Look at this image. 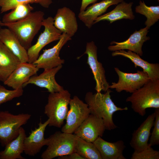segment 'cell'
Returning <instances> with one entry per match:
<instances>
[{
	"label": "cell",
	"mask_w": 159,
	"mask_h": 159,
	"mask_svg": "<svg viewBox=\"0 0 159 159\" xmlns=\"http://www.w3.org/2000/svg\"><path fill=\"white\" fill-rule=\"evenodd\" d=\"M110 89L105 93L97 92L95 94L91 92L86 94L85 100L87 105L90 114L103 119L106 130H111L117 127L113 120L114 113L117 111L127 110V107H117L111 99Z\"/></svg>",
	"instance_id": "cell-1"
},
{
	"label": "cell",
	"mask_w": 159,
	"mask_h": 159,
	"mask_svg": "<svg viewBox=\"0 0 159 159\" xmlns=\"http://www.w3.org/2000/svg\"><path fill=\"white\" fill-rule=\"evenodd\" d=\"M44 13L41 11L32 12L25 18L10 23H1V26L11 31L27 50L32 46V41L42 26Z\"/></svg>",
	"instance_id": "cell-2"
},
{
	"label": "cell",
	"mask_w": 159,
	"mask_h": 159,
	"mask_svg": "<svg viewBox=\"0 0 159 159\" xmlns=\"http://www.w3.org/2000/svg\"><path fill=\"white\" fill-rule=\"evenodd\" d=\"M133 110L142 116L148 108H159V80H150L126 99Z\"/></svg>",
	"instance_id": "cell-3"
},
{
	"label": "cell",
	"mask_w": 159,
	"mask_h": 159,
	"mask_svg": "<svg viewBox=\"0 0 159 159\" xmlns=\"http://www.w3.org/2000/svg\"><path fill=\"white\" fill-rule=\"evenodd\" d=\"M71 99V94L66 90L50 93L44 111L50 120L49 126L61 127L67 118Z\"/></svg>",
	"instance_id": "cell-4"
},
{
	"label": "cell",
	"mask_w": 159,
	"mask_h": 159,
	"mask_svg": "<svg viewBox=\"0 0 159 159\" xmlns=\"http://www.w3.org/2000/svg\"><path fill=\"white\" fill-rule=\"evenodd\" d=\"M47 138V147L41 155L42 159H52L75 152L74 134L58 131Z\"/></svg>",
	"instance_id": "cell-5"
},
{
	"label": "cell",
	"mask_w": 159,
	"mask_h": 159,
	"mask_svg": "<svg viewBox=\"0 0 159 159\" xmlns=\"http://www.w3.org/2000/svg\"><path fill=\"white\" fill-rule=\"evenodd\" d=\"M31 116L28 113L15 115L8 111H0V143L2 146H5L18 136L20 128Z\"/></svg>",
	"instance_id": "cell-6"
},
{
	"label": "cell",
	"mask_w": 159,
	"mask_h": 159,
	"mask_svg": "<svg viewBox=\"0 0 159 159\" xmlns=\"http://www.w3.org/2000/svg\"><path fill=\"white\" fill-rule=\"evenodd\" d=\"M54 22V18L52 16H49L43 20L42 26L44 27V31L39 36L37 42L27 50L28 62L33 63L38 58L43 48L60 38L62 33L55 26Z\"/></svg>",
	"instance_id": "cell-7"
},
{
	"label": "cell",
	"mask_w": 159,
	"mask_h": 159,
	"mask_svg": "<svg viewBox=\"0 0 159 159\" xmlns=\"http://www.w3.org/2000/svg\"><path fill=\"white\" fill-rule=\"evenodd\" d=\"M119 79L117 82H112L109 88L114 89L117 92L123 91L132 93L142 87L150 80L147 74L143 71L137 70L135 73H128L115 67Z\"/></svg>",
	"instance_id": "cell-8"
},
{
	"label": "cell",
	"mask_w": 159,
	"mask_h": 159,
	"mask_svg": "<svg viewBox=\"0 0 159 159\" xmlns=\"http://www.w3.org/2000/svg\"><path fill=\"white\" fill-rule=\"evenodd\" d=\"M70 109L66 118V123L61 131L72 134L90 114L88 105L79 97L74 96L69 103Z\"/></svg>",
	"instance_id": "cell-9"
},
{
	"label": "cell",
	"mask_w": 159,
	"mask_h": 159,
	"mask_svg": "<svg viewBox=\"0 0 159 159\" xmlns=\"http://www.w3.org/2000/svg\"><path fill=\"white\" fill-rule=\"evenodd\" d=\"M97 47L92 41L87 43L84 54L87 55V63L89 65L96 82L95 88L97 92H105L109 88V84L105 75V71L102 64L97 59Z\"/></svg>",
	"instance_id": "cell-10"
},
{
	"label": "cell",
	"mask_w": 159,
	"mask_h": 159,
	"mask_svg": "<svg viewBox=\"0 0 159 159\" xmlns=\"http://www.w3.org/2000/svg\"><path fill=\"white\" fill-rule=\"evenodd\" d=\"M71 37L65 33H62L57 43L52 47L44 50L33 64L39 69H52L62 65L64 62L59 56L60 52L63 46Z\"/></svg>",
	"instance_id": "cell-11"
},
{
	"label": "cell",
	"mask_w": 159,
	"mask_h": 159,
	"mask_svg": "<svg viewBox=\"0 0 159 159\" xmlns=\"http://www.w3.org/2000/svg\"><path fill=\"white\" fill-rule=\"evenodd\" d=\"M106 130L103 119L90 114L74 133L85 140L93 143L103 136Z\"/></svg>",
	"instance_id": "cell-12"
},
{
	"label": "cell",
	"mask_w": 159,
	"mask_h": 159,
	"mask_svg": "<svg viewBox=\"0 0 159 159\" xmlns=\"http://www.w3.org/2000/svg\"><path fill=\"white\" fill-rule=\"evenodd\" d=\"M149 29L146 26L139 31L136 30L127 39L124 41L112 42L110 44L115 45L109 46L108 49L112 52L127 49L135 53L140 56H142L143 54L142 46L145 42L150 39L149 37L147 36Z\"/></svg>",
	"instance_id": "cell-13"
},
{
	"label": "cell",
	"mask_w": 159,
	"mask_h": 159,
	"mask_svg": "<svg viewBox=\"0 0 159 159\" xmlns=\"http://www.w3.org/2000/svg\"><path fill=\"white\" fill-rule=\"evenodd\" d=\"M49 119L42 123L41 120L38 127L32 130L29 135L25 137L24 140V151L29 156H34L39 153L42 148L47 145V138L44 137V133L49 122Z\"/></svg>",
	"instance_id": "cell-14"
},
{
	"label": "cell",
	"mask_w": 159,
	"mask_h": 159,
	"mask_svg": "<svg viewBox=\"0 0 159 159\" xmlns=\"http://www.w3.org/2000/svg\"><path fill=\"white\" fill-rule=\"evenodd\" d=\"M39 69L33 63L21 62L3 83L13 89L23 88V85L32 76L35 75Z\"/></svg>",
	"instance_id": "cell-15"
},
{
	"label": "cell",
	"mask_w": 159,
	"mask_h": 159,
	"mask_svg": "<svg viewBox=\"0 0 159 159\" xmlns=\"http://www.w3.org/2000/svg\"><path fill=\"white\" fill-rule=\"evenodd\" d=\"M55 26L62 33H65L70 37L77 32L78 25L74 12L66 7L60 8L54 18Z\"/></svg>",
	"instance_id": "cell-16"
},
{
	"label": "cell",
	"mask_w": 159,
	"mask_h": 159,
	"mask_svg": "<svg viewBox=\"0 0 159 159\" xmlns=\"http://www.w3.org/2000/svg\"><path fill=\"white\" fill-rule=\"evenodd\" d=\"M62 65L50 69H44L39 75L32 76L23 85V87L29 84H32L39 87L46 88L50 93L59 92L64 89L56 81L55 76L62 68Z\"/></svg>",
	"instance_id": "cell-17"
},
{
	"label": "cell",
	"mask_w": 159,
	"mask_h": 159,
	"mask_svg": "<svg viewBox=\"0 0 159 159\" xmlns=\"http://www.w3.org/2000/svg\"><path fill=\"white\" fill-rule=\"evenodd\" d=\"M155 113L148 116L140 126L133 132L130 144L135 151L143 150L148 145L150 130L153 126Z\"/></svg>",
	"instance_id": "cell-18"
},
{
	"label": "cell",
	"mask_w": 159,
	"mask_h": 159,
	"mask_svg": "<svg viewBox=\"0 0 159 159\" xmlns=\"http://www.w3.org/2000/svg\"><path fill=\"white\" fill-rule=\"evenodd\" d=\"M124 0H102L93 4L85 10L80 11L78 17L88 28H91L95 20L105 12L108 8L113 5L117 4Z\"/></svg>",
	"instance_id": "cell-19"
},
{
	"label": "cell",
	"mask_w": 159,
	"mask_h": 159,
	"mask_svg": "<svg viewBox=\"0 0 159 159\" xmlns=\"http://www.w3.org/2000/svg\"><path fill=\"white\" fill-rule=\"evenodd\" d=\"M93 143L98 150L102 159H126L123 155L125 146L122 140L110 142L99 137Z\"/></svg>",
	"instance_id": "cell-20"
},
{
	"label": "cell",
	"mask_w": 159,
	"mask_h": 159,
	"mask_svg": "<svg viewBox=\"0 0 159 159\" xmlns=\"http://www.w3.org/2000/svg\"><path fill=\"white\" fill-rule=\"evenodd\" d=\"M113 57L121 56L129 59L134 63L135 68L139 67L142 68L143 71L146 72L150 80H159V64L151 63L142 59L138 54L128 50H121L113 52Z\"/></svg>",
	"instance_id": "cell-21"
},
{
	"label": "cell",
	"mask_w": 159,
	"mask_h": 159,
	"mask_svg": "<svg viewBox=\"0 0 159 159\" xmlns=\"http://www.w3.org/2000/svg\"><path fill=\"white\" fill-rule=\"evenodd\" d=\"M21 63L19 58L0 41V81H5Z\"/></svg>",
	"instance_id": "cell-22"
},
{
	"label": "cell",
	"mask_w": 159,
	"mask_h": 159,
	"mask_svg": "<svg viewBox=\"0 0 159 159\" xmlns=\"http://www.w3.org/2000/svg\"><path fill=\"white\" fill-rule=\"evenodd\" d=\"M0 41L19 58L21 62H28L27 50L10 29L8 28L0 29Z\"/></svg>",
	"instance_id": "cell-23"
},
{
	"label": "cell",
	"mask_w": 159,
	"mask_h": 159,
	"mask_svg": "<svg viewBox=\"0 0 159 159\" xmlns=\"http://www.w3.org/2000/svg\"><path fill=\"white\" fill-rule=\"evenodd\" d=\"M133 4L132 2L127 3L124 1L120 3L111 11L98 17L94 24L102 21H107L111 23L123 19H133L135 16L132 10Z\"/></svg>",
	"instance_id": "cell-24"
},
{
	"label": "cell",
	"mask_w": 159,
	"mask_h": 159,
	"mask_svg": "<svg viewBox=\"0 0 159 159\" xmlns=\"http://www.w3.org/2000/svg\"><path fill=\"white\" fill-rule=\"evenodd\" d=\"M26 136L24 129L22 127L18 136L8 143L5 149L0 151V159H24L21 154L24 151V140Z\"/></svg>",
	"instance_id": "cell-25"
},
{
	"label": "cell",
	"mask_w": 159,
	"mask_h": 159,
	"mask_svg": "<svg viewBox=\"0 0 159 159\" xmlns=\"http://www.w3.org/2000/svg\"><path fill=\"white\" fill-rule=\"evenodd\" d=\"M74 135L75 152L85 159H102L98 150L93 143L87 142Z\"/></svg>",
	"instance_id": "cell-26"
},
{
	"label": "cell",
	"mask_w": 159,
	"mask_h": 159,
	"mask_svg": "<svg viewBox=\"0 0 159 159\" xmlns=\"http://www.w3.org/2000/svg\"><path fill=\"white\" fill-rule=\"evenodd\" d=\"M33 9V7L30 4L18 5L10 12L4 15L2 22L13 23L22 20L27 16Z\"/></svg>",
	"instance_id": "cell-27"
},
{
	"label": "cell",
	"mask_w": 159,
	"mask_h": 159,
	"mask_svg": "<svg viewBox=\"0 0 159 159\" xmlns=\"http://www.w3.org/2000/svg\"><path fill=\"white\" fill-rule=\"evenodd\" d=\"M135 11L146 16L145 25L149 28L159 19V6H147L143 1H140L139 5L135 7Z\"/></svg>",
	"instance_id": "cell-28"
},
{
	"label": "cell",
	"mask_w": 159,
	"mask_h": 159,
	"mask_svg": "<svg viewBox=\"0 0 159 159\" xmlns=\"http://www.w3.org/2000/svg\"><path fill=\"white\" fill-rule=\"evenodd\" d=\"M52 3V0H0L1 13L11 10L18 5L35 3L48 8Z\"/></svg>",
	"instance_id": "cell-29"
},
{
	"label": "cell",
	"mask_w": 159,
	"mask_h": 159,
	"mask_svg": "<svg viewBox=\"0 0 159 159\" xmlns=\"http://www.w3.org/2000/svg\"><path fill=\"white\" fill-rule=\"evenodd\" d=\"M131 159H159V151L154 150L148 145L146 148L140 150L134 151Z\"/></svg>",
	"instance_id": "cell-30"
},
{
	"label": "cell",
	"mask_w": 159,
	"mask_h": 159,
	"mask_svg": "<svg viewBox=\"0 0 159 159\" xmlns=\"http://www.w3.org/2000/svg\"><path fill=\"white\" fill-rule=\"evenodd\" d=\"M23 88L9 90L0 85V105L23 95Z\"/></svg>",
	"instance_id": "cell-31"
},
{
	"label": "cell",
	"mask_w": 159,
	"mask_h": 159,
	"mask_svg": "<svg viewBox=\"0 0 159 159\" xmlns=\"http://www.w3.org/2000/svg\"><path fill=\"white\" fill-rule=\"evenodd\" d=\"M154 127L148 143L152 146L159 144V108L155 109Z\"/></svg>",
	"instance_id": "cell-32"
},
{
	"label": "cell",
	"mask_w": 159,
	"mask_h": 159,
	"mask_svg": "<svg viewBox=\"0 0 159 159\" xmlns=\"http://www.w3.org/2000/svg\"><path fill=\"white\" fill-rule=\"evenodd\" d=\"M58 158L60 159H85L75 152L68 155L59 157Z\"/></svg>",
	"instance_id": "cell-33"
},
{
	"label": "cell",
	"mask_w": 159,
	"mask_h": 159,
	"mask_svg": "<svg viewBox=\"0 0 159 159\" xmlns=\"http://www.w3.org/2000/svg\"><path fill=\"white\" fill-rule=\"evenodd\" d=\"M97 0H82L80 11H85L89 5L96 3Z\"/></svg>",
	"instance_id": "cell-34"
},
{
	"label": "cell",
	"mask_w": 159,
	"mask_h": 159,
	"mask_svg": "<svg viewBox=\"0 0 159 159\" xmlns=\"http://www.w3.org/2000/svg\"><path fill=\"white\" fill-rule=\"evenodd\" d=\"M1 23H2V21H1V20H0V26H1Z\"/></svg>",
	"instance_id": "cell-35"
}]
</instances>
